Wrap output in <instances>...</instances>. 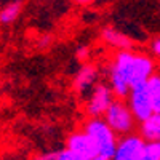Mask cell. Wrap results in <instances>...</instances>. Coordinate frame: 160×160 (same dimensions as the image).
Wrapping results in <instances>:
<instances>
[{"label":"cell","mask_w":160,"mask_h":160,"mask_svg":"<svg viewBox=\"0 0 160 160\" xmlns=\"http://www.w3.org/2000/svg\"><path fill=\"white\" fill-rule=\"evenodd\" d=\"M101 38L115 50H131L133 48V40L114 28H104L101 31Z\"/></svg>","instance_id":"cell-10"},{"label":"cell","mask_w":160,"mask_h":160,"mask_svg":"<svg viewBox=\"0 0 160 160\" xmlns=\"http://www.w3.org/2000/svg\"><path fill=\"white\" fill-rule=\"evenodd\" d=\"M83 130L88 133L98 152V160H112L117 149V133L109 127L102 117H90Z\"/></svg>","instance_id":"cell-1"},{"label":"cell","mask_w":160,"mask_h":160,"mask_svg":"<svg viewBox=\"0 0 160 160\" xmlns=\"http://www.w3.org/2000/svg\"><path fill=\"white\" fill-rule=\"evenodd\" d=\"M21 11H22L21 2H15V0H13V2L5 3L0 8V24H3V26L13 24L21 16Z\"/></svg>","instance_id":"cell-12"},{"label":"cell","mask_w":160,"mask_h":160,"mask_svg":"<svg viewBox=\"0 0 160 160\" xmlns=\"http://www.w3.org/2000/svg\"><path fill=\"white\" fill-rule=\"evenodd\" d=\"M75 58H77L78 61H87V59L90 58V48L85 47V45L78 47V48L75 50Z\"/></svg>","instance_id":"cell-16"},{"label":"cell","mask_w":160,"mask_h":160,"mask_svg":"<svg viewBox=\"0 0 160 160\" xmlns=\"http://www.w3.org/2000/svg\"><path fill=\"white\" fill-rule=\"evenodd\" d=\"M139 135L146 141H160V112H154L139 122Z\"/></svg>","instance_id":"cell-11"},{"label":"cell","mask_w":160,"mask_h":160,"mask_svg":"<svg viewBox=\"0 0 160 160\" xmlns=\"http://www.w3.org/2000/svg\"><path fill=\"white\" fill-rule=\"evenodd\" d=\"M98 77H99V71L96 66L93 64H83L82 68H80L74 78H72V88L74 91L77 93L78 96H85L88 93L93 90L98 83Z\"/></svg>","instance_id":"cell-8"},{"label":"cell","mask_w":160,"mask_h":160,"mask_svg":"<svg viewBox=\"0 0 160 160\" xmlns=\"http://www.w3.org/2000/svg\"><path fill=\"white\" fill-rule=\"evenodd\" d=\"M152 51H154V55L160 58V38H155L154 42H152Z\"/></svg>","instance_id":"cell-17"},{"label":"cell","mask_w":160,"mask_h":160,"mask_svg":"<svg viewBox=\"0 0 160 160\" xmlns=\"http://www.w3.org/2000/svg\"><path fill=\"white\" fill-rule=\"evenodd\" d=\"M135 58V51L131 50H117L111 59L108 75L109 85L117 98L125 99L131 90L130 87V75H131V64Z\"/></svg>","instance_id":"cell-2"},{"label":"cell","mask_w":160,"mask_h":160,"mask_svg":"<svg viewBox=\"0 0 160 160\" xmlns=\"http://www.w3.org/2000/svg\"><path fill=\"white\" fill-rule=\"evenodd\" d=\"M144 146L146 139L139 133H127L122 135L117 141V149H115V160H142L144 155Z\"/></svg>","instance_id":"cell-5"},{"label":"cell","mask_w":160,"mask_h":160,"mask_svg":"<svg viewBox=\"0 0 160 160\" xmlns=\"http://www.w3.org/2000/svg\"><path fill=\"white\" fill-rule=\"evenodd\" d=\"M154 74V61L151 56L144 53H135L131 64V75H130V87H138L146 83Z\"/></svg>","instance_id":"cell-9"},{"label":"cell","mask_w":160,"mask_h":160,"mask_svg":"<svg viewBox=\"0 0 160 160\" xmlns=\"http://www.w3.org/2000/svg\"><path fill=\"white\" fill-rule=\"evenodd\" d=\"M142 160H160V141H146Z\"/></svg>","instance_id":"cell-14"},{"label":"cell","mask_w":160,"mask_h":160,"mask_svg":"<svg viewBox=\"0 0 160 160\" xmlns=\"http://www.w3.org/2000/svg\"><path fill=\"white\" fill-rule=\"evenodd\" d=\"M74 2H75L77 5H90V3L95 2V0H74Z\"/></svg>","instance_id":"cell-18"},{"label":"cell","mask_w":160,"mask_h":160,"mask_svg":"<svg viewBox=\"0 0 160 160\" xmlns=\"http://www.w3.org/2000/svg\"><path fill=\"white\" fill-rule=\"evenodd\" d=\"M40 158H43V160H77V157L68 148H64L61 151H56V152L42 154V155H40Z\"/></svg>","instance_id":"cell-15"},{"label":"cell","mask_w":160,"mask_h":160,"mask_svg":"<svg viewBox=\"0 0 160 160\" xmlns=\"http://www.w3.org/2000/svg\"><path fill=\"white\" fill-rule=\"evenodd\" d=\"M146 87H148L149 96L152 101V108L154 112H160V74H152L151 78L146 82Z\"/></svg>","instance_id":"cell-13"},{"label":"cell","mask_w":160,"mask_h":160,"mask_svg":"<svg viewBox=\"0 0 160 160\" xmlns=\"http://www.w3.org/2000/svg\"><path fill=\"white\" fill-rule=\"evenodd\" d=\"M102 118L120 136L127 135V133H131L133 130H135L136 122H138L136 117L130 111V106L127 104V101H122V98L112 101L109 109L104 112Z\"/></svg>","instance_id":"cell-3"},{"label":"cell","mask_w":160,"mask_h":160,"mask_svg":"<svg viewBox=\"0 0 160 160\" xmlns=\"http://www.w3.org/2000/svg\"><path fill=\"white\" fill-rule=\"evenodd\" d=\"M125 99H127V104L130 106V111L136 117L138 122H142L144 118H148L151 114H154L152 101H151V96H149V91H148L146 83L133 87Z\"/></svg>","instance_id":"cell-6"},{"label":"cell","mask_w":160,"mask_h":160,"mask_svg":"<svg viewBox=\"0 0 160 160\" xmlns=\"http://www.w3.org/2000/svg\"><path fill=\"white\" fill-rule=\"evenodd\" d=\"M115 99V95L109 83L98 82L93 90L88 93V99L85 104V112L90 117H102L104 112L109 109V106Z\"/></svg>","instance_id":"cell-4"},{"label":"cell","mask_w":160,"mask_h":160,"mask_svg":"<svg viewBox=\"0 0 160 160\" xmlns=\"http://www.w3.org/2000/svg\"><path fill=\"white\" fill-rule=\"evenodd\" d=\"M66 148L69 151H72V154L77 157V160H98L96 148L85 130L74 131L68 138Z\"/></svg>","instance_id":"cell-7"}]
</instances>
